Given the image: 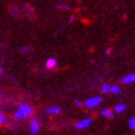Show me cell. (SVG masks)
I'll return each mask as SVG.
<instances>
[{"label": "cell", "instance_id": "cell-3", "mask_svg": "<svg viewBox=\"0 0 135 135\" xmlns=\"http://www.w3.org/2000/svg\"><path fill=\"white\" fill-rule=\"evenodd\" d=\"M30 132L33 135H36L40 132V123L36 119H32L30 121Z\"/></svg>", "mask_w": 135, "mask_h": 135}, {"label": "cell", "instance_id": "cell-4", "mask_svg": "<svg viewBox=\"0 0 135 135\" xmlns=\"http://www.w3.org/2000/svg\"><path fill=\"white\" fill-rule=\"evenodd\" d=\"M91 124V119L87 118V119H83L81 121H79V122L76 124V127L78 130H85L87 129L89 125Z\"/></svg>", "mask_w": 135, "mask_h": 135}, {"label": "cell", "instance_id": "cell-16", "mask_svg": "<svg viewBox=\"0 0 135 135\" xmlns=\"http://www.w3.org/2000/svg\"><path fill=\"white\" fill-rule=\"evenodd\" d=\"M4 122H6V115L3 113H1V114H0V123L3 124Z\"/></svg>", "mask_w": 135, "mask_h": 135}, {"label": "cell", "instance_id": "cell-9", "mask_svg": "<svg viewBox=\"0 0 135 135\" xmlns=\"http://www.w3.org/2000/svg\"><path fill=\"white\" fill-rule=\"evenodd\" d=\"M10 13L11 15L15 17V18H18L19 17V15H20V11H19V9L17 8V7L15 6V4H12V6H10Z\"/></svg>", "mask_w": 135, "mask_h": 135}, {"label": "cell", "instance_id": "cell-12", "mask_svg": "<svg viewBox=\"0 0 135 135\" xmlns=\"http://www.w3.org/2000/svg\"><path fill=\"white\" fill-rule=\"evenodd\" d=\"M120 92V87L119 86H111V89H110V93L112 94H115Z\"/></svg>", "mask_w": 135, "mask_h": 135}, {"label": "cell", "instance_id": "cell-11", "mask_svg": "<svg viewBox=\"0 0 135 135\" xmlns=\"http://www.w3.org/2000/svg\"><path fill=\"white\" fill-rule=\"evenodd\" d=\"M110 89H111V86H109L108 84H103L102 86H101V91H102L103 93H109Z\"/></svg>", "mask_w": 135, "mask_h": 135}, {"label": "cell", "instance_id": "cell-6", "mask_svg": "<svg viewBox=\"0 0 135 135\" xmlns=\"http://www.w3.org/2000/svg\"><path fill=\"white\" fill-rule=\"evenodd\" d=\"M56 65H57L56 59L53 58V57H51V58L47 59V60H46V64H45V66H46L47 69H53V68H55Z\"/></svg>", "mask_w": 135, "mask_h": 135}, {"label": "cell", "instance_id": "cell-5", "mask_svg": "<svg viewBox=\"0 0 135 135\" xmlns=\"http://www.w3.org/2000/svg\"><path fill=\"white\" fill-rule=\"evenodd\" d=\"M122 83L123 84H134L135 83V74H130V75H126L125 77L122 78Z\"/></svg>", "mask_w": 135, "mask_h": 135}, {"label": "cell", "instance_id": "cell-19", "mask_svg": "<svg viewBox=\"0 0 135 135\" xmlns=\"http://www.w3.org/2000/svg\"><path fill=\"white\" fill-rule=\"evenodd\" d=\"M110 53H111V50L110 49H107L105 50V54H107V55H108V54H110Z\"/></svg>", "mask_w": 135, "mask_h": 135}, {"label": "cell", "instance_id": "cell-17", "mask_svg": "<svg viewBox=\"0 0 135 135\" xmlns=\"http://www.w3.org/2000/svg\"><path fill=\"white\" fill-rule=\"evenodd\" d=\"M74 103H75L76 107H83V102H81V101H79V100H76Z\"/></svg>", "mask_w": 135, "mask_h": 135}, {"label": "cell", "instance_id": "cell-7", "mask_svg": "<svg viewBox=\"0 0 135 135\" xmlns=\"http://www.w3.org/2000/svg\"><path fill=\"white\" fill-rule=\"evenodd\" d=\"M60 108L58 107H51V108H47V110L45 111L46 114H51V115H55V114H59L60 113Z\"/></svg>", "mask_w": 135, "mask_h": 135}, {"label": "cell", "instance_id": "cell-8", "mask_svg": "<svg viewBox=\"0 0 135 135\" xmlns=\"http://www.w3.org/2000/svg\"><path fill=\"white\" fill-rule=\"evenodd\" d=\"M100 114L102 117H104V118H108V119L113 118V112L111 110H109V109H102L100 111Z\"/></svg>", "mask_w": 135, "mask_h": 135}, {"label": "cell", "instance_id": "cell-14", "mask_svg": "<svg viewBox=\"0 0 135 135\" xmlns=\"http://www.w3.org/2000/svg\"><path fill=\"white\" fill-rule=\"evenodd\" d=\"M20 52H21V53H30V52H32V49H31V47L30 46H25V47H23V49H21V50H20Z\"/></svg>", "mask_w": 135, "mask_h": 135}, {"label": "cell", "instance_id": "cell-1", "mask_svg": "<svg viewBox=\"0 0 135 135\" xmlns=\"http://www.w3.org/2000/svg\"><path fill=\"white\" fill-rule=\"evenodd\" d=\"M33 113V109L30 104L26 103H21L17 111L13 114V120L15 121H21L23 119H26L28 117H30L31 114Z\"/></svg>", "mask_w": 135, "mask_h": 135}, {"label": "cell", "instance_id": "cell-13", "mask_svg": "<svg viewBox=\"0 0 135 135\" xmlns=\"http://www.w3.org/2000/svg\"><path fill=\"white\" fill-rule=\"evenodd\" d=\"M129 126H130V129L135 130V117H133V118L130 119V121H129Z\"/></svg>", "mask_w": 135, "mask_h": 135}, {"label": "cell", "instance_id": "cell-10", "mask_svg": "<svg viewBox=\"0 0 135 135\" xmlns=\"http://www.w3.org/2000/svg\"><path fill=\"white\" fill-rule=\"evenodd\" d=\"M125 109H126V107H125V104H123V103L117 104L115 107H114V111H115L117 113H122V112H124Z\"/></svg>", "mask_w": 135, "mask_h": 135}, {"label": "cell", "instance_id": "cell-15", "mask_svg": "<svg viewBox=\"0 0 135 135\" xmlns=\"http://www.w3.org/2000/svg\"><path fill=\"white\" fill-rule=\"evenodd\" d=\"M57 8L62 9V10H69V6H67V4H58Z\"/></svg>", "mask_w": 135, "mask_h": 135}, {"label": "cell", "instance_id": "cell-2", "mask_svg": "<svg viewBox=\"0 0 135 135\" xmlns=\"http://www.w3.org/2000/svg\"><path fill=\"white\" fill-rule=\"evenodd\" d=\"M101 101H102L101 97H92V98L87 99L85 104H86V107H88V108H94V107H97L98 104H100Z\"/></svg>", "mask_w": 135, "mask_h": 135}, {"label": "cell", "instance_id": "cell-18", "mask_svg": "<svg viewBox=\"0 0 135 135\" xmlns=\"http://www.w3.org/2000/svg\"><path fill=\"white\" fill-rule=\"evenodd\" d=\"M74 19H75V17H74V16L69 17V20H68V23H71V22L74 21Z\"/></svg>", "mask_w": 135, "mask_h": 135}]
</instances>
